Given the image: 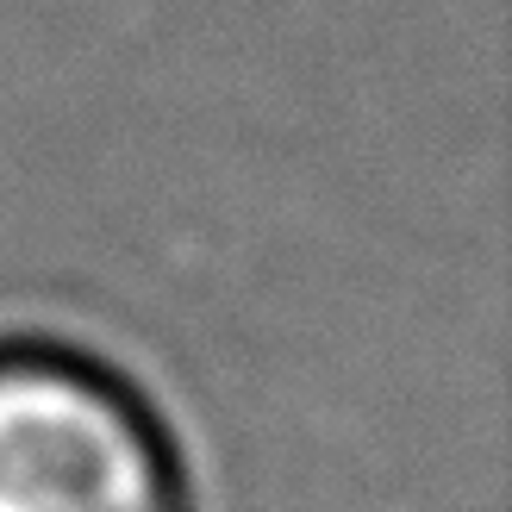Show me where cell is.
I'll use <instances>...</instances> for the list:
<instances>
[{"instance_id":"cell-1","label":"cell","mask_w":512,"mask_h":512,"mask_svg":"<svg viewBox=\"0 0 512 512\" xmlns=\"http://www.w3.org/2000/svg\"><path fill=\"white\" fill-rule=\"evenodd\" d=\"M0 512H194L163 413L82 338L0 331Z\"/></svg>"}]
</instances>
